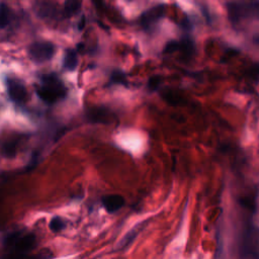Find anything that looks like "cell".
<instances>
[{
  "label": "cell",
  "instance_id": "cell-1",
  "mask_svg": "<svg viewBox=\"0 0 259 259\" xmlns=\"http://www.w3.org/2000/svg\"><path fill=\"white\" fill-rule=\"evenodd\" d=\"M38 97L47 104H54L66 96L67 88L55 74H44L36 89Z\"/></svg>",
  "mask_w": 259,
  "mask_h": 259
},
{
  "label": "cell",
  "instance_id": "cell-2",
  "mask_svg": "<svg viewBox=\"0 0 259 259\" xmlns=\"http://www.w3.org/2000/svg\"><path fill=\"white\" fill-rule=\"evenodd\" d=\"M228 16L233 23H238L245 18L259 16V1L237 0L228 3Z\"/></svg>",
  "mask_w": 259,
  "mask_h": 259
},
{
  "label": "cell",
  "instance_id": "cell-3",
  "mask_svg": "<svg viewBox=\"0 0 259 259\" xmlns=\"http://www.w3.org/2000/svg\"><path fill=\"white\" fill-rule=\"evenodd\" d=\"M3 245L10 247L14 252H25L32 249L35 245L33 234H23V232H13L5 236Z\"/></svg>",
  "mask_w": 259,
  "mask_h": 259
},
{
  "label": "cell",
  "instance_id": "cell-4",
  "mask_svg": "<svg viewBox=\"0 0 259 259\" xmlns=\"http://www.w3.org/2000/svg\"><path fill=\"white\" fill-rule=\"evenodd\" d=\"M55 53V47L49 41H36L30 45L28 56L34 63H45L50 61Z\"/></svg>",
  "mask_w": 259,
  "mask_h": 259
},
{
  "label": "cell",
  "instance_id": "cell-5",
  "mask_svg": "<svg viewBox=\"0 0 259 259\" xmlns=\"http://www.w3.org/2000/svg\"><path fill=\"white\" fill-rule=\"evenodd\" d=\"M7 94L16 104H24L28 99V93L25 86L15 78L7 79Z\"/></svg>",
  "mask_w": 259,
  "mask_h": 259
},
{
  "label": "cell",
  "instance_id": "cell-6",
  "mask_svg": "<svg viewBox=\"0 0 259 259\" xmlns=\"http://www.w3.org/2000/svg\"><path fill=\"white\" fill-rule=\"evenodd\" d=\"M114 112L104 106H94L88 108L86 117L90 122L110 123L114 119Z\"/></svg>",
  "mask_w": 259,
  "mask_h": 259
},
{
  "label": "cell",
  "instance_id": "cell-7",
  "mask_svg": "<svg viewBox=\"0 0 259 259\" xmlns=\"http://www.w3.org/2000/svg\"><path fill=\"white\" fill-rule=\"evenodd\" d=\"M164 13H165V6L162 4L151 8L150 10L144 12L143 15L141 16V19H140L141 25L146 30L153 28L154 25L163 17Z\"/></svg>",
  "mask_w": 259,
  "mask_h": 259
},
{
  "label": "cell",
  "instance_id": "cell-8",
  "mask_svg": "<svg viewBox=\"0 0 259 259\" xmlns=\"http://www.w3.org/2000/svg\"><path fill=\"white\" fill-rule=\"evenodd\" d=\"M243 257H259L258 254V239L254 230H248L244 235L242 243Z\"/></svg>",
  "mask_w": 259,
  "mask_h": 259
},
{
  "label": "cell",
  "instance_id": "cell-9",
  "mask_svg": "<svg viewBox=\"0 0 259 259\" xmlns=\"http://www.w3.org/2000/svg\"><path fill=\"white\" fill-rule=\"evenodd\" d=\"M32 8L34 13L44 19L53 18L57 13V4L52 0H34Z\"/></svg>",
  "mask_w": 259,
  "mask_h": 259
},
{
  "label": "cell",
  "instance_id": "cell-10",
  "mask_svg": "<svg viewBox=\"0 0 259 259\" xmlns=\"http://www.w3.org/2000/svg\"><path fill=\"white\" fill-rule=\"evenodd\" d=\"M102 204L109 212H115L124 205V198L118 194H109L102 197Z\"/></svg>",
  "mask_w": 259,
  "mask_h": 259
},
{
  "label": "cell",
  "instance_id": "cell-11",
  "mask_svg": "<svg viewBox=\"0 0 259 259\" xmlns=\"http://www.w3.org/2000/svg\"><path fill=\"white\" fill-rule=\"evenodd\" d=\"M77 64H78V57H77L76 51L73 49H68L64 55L63 68L68 72H72L76 69Z\"/></svg>",
  "mask_w": 259,
  "mask_h": 259
},
{
  "label": "cell",
  "instance_id": "cell-12",
  "mask_svg": "<svg viewBox=\"0 0 259 259\" xmlns=\"http://www.w3.org/2000/svg\"><path fill=\"white\" fill-rule=\"evenodd\" d=\"M81 8L80 0H66L64 3V15L71 17L75 15Z\"/></svg>",
  "mask_w": 259,
  "mask_h": 259
},
{
  "label": "cell",
  "instance_id": "cell-13",
  "mask_svg": "<svg viewBox=\"0 0 259 259\" xmlns=\"http://www.w3.org/2000/svg\"><path fill=\"white\" fill-rule=\"evenodd\" d=\"M179 51L182 52L183 56L186 58H190L194 54V44L191 38L184 37L179 41Z\"/></svg>",
  "mask_w": 259,
  "mask_h": 259
},
{
  "label": "cell",
  "instance_id": "cell-14",
  "mask_svg": "<svg viewBox=\"0 0 259 259\" xmlns=\"http://www.w3.org/2000/svg\"><path fill=\"white\" fill-rule=\"evenodd\" d=\"M17 151V142L15 141H7L2 145V155L6 158H12L16 155Z\"/></svg>",
  "mask_w": 259,
  "mask_h": 259
},
{
  "label": "cell",
  "instance_id": "cell-15",
  "mask_svg": "<svg viewBox=\"0 0 259 259\" xmlns=\"http://www.w3.org/2000/svg\"><path fill=\"white\" fill-rule=\"evenodd\" d=\"M138 234H139V230H138V229H134V230H132L130 233H127V234L124 236V238L120 241L119 248H120V249H124V248L128 247L130 244L136 239V237L138 236Z\"/></svg>",
  "mask_w": 259,
  "mask_h": 259
},
{
  "label": "cell",
  "instance_id": "cell-16",
  "mask_svg": "<svg viewBox=\"0 0 259 259\" xmlns=\"http://www.w3.org/2000/svg\"><path fill=\"white\" fill-rule=\"evenodd\" d=\"M66 224L64 222V220H62L60 217H54L51 222H50V229L51 231H53L54 233H58L60 231H62L65 228Z\"/></svg>",
  "mask_w": 259,
  "mask_h": 259
},
{
  "label": "cell",
  "instance_id": "cell-17",
  "mask_svg": "<svg viewBox=\"0 0 259 259\" xmlns=\"http://www.w3.org/2000/svg\"><path fill=\"white\" fill-rule=\"evenodd\" d=\"M9 23V12L8 8L4 3L1 4L0 8V26L1 28H5Z\"/></svg>",
  "mask_w": 259,
  "mask_h": 259
},
{
  "label": "cell",
  "instance_id": "cell-18",
  "mask_svg": "<svg viewBox=\"0 0 259 259\" xmlns=\"http://www.w3.org/2000/svg\"><path fill=\"white\" fill-rule=\"evenodd\" d=\"M110 80H111V82H113L115 84H125L126 83L125 74L121 71H118V70H115L111 73Z\"/></svg>",
  "mask_w": 259,
  "mask_h": 259
},
{
  "label": "cell",
  "instance_id": "cell-19",
  "mask_svg": "<svg viewBox=\"0 0 259 259\" xmlns=\"http://www.w3.org/2000/svg\"><path fill=\"white\" fill-rule=\"evenodd\" d=\"M179 47H180L179 41L171 40V41H169V42L166 45V47H165V49H164V53H174V52H176V51L179 50Z\"/></svg>",
  "mask_w": 259,
  "mask_h": 259
},
{
  "label": "cell",
  "instance_id": "cell-20",
  "mask_svg": "<svg viewBox=\"0 0 259 259\" xmlns=\"http://www.w3.org/2000/svg\"><path fill=\"white\" fill-rule=\"evenodd\" d=\"M161 83V77L160 76H153L152 78H150L149 82H148V87L152 90H156L159 85Z\"/></svg>",
  "mask_w": 259,
  "mask_h": 259
},
{
  "label": "cell",
  "instance_id": "cell-21",
  "mask_svg": "<svg viewBox=\"0 0 259 259\" xmlns=\"http://www.w3.org/2000/svg\"><path fill=\"white\" fill-rule=\"evenodd\" d=\"M92 1L96 8H101V6L103 5V0H92Z\"/></svg>",
  "mask_w": 259,
  "mask_h": 259
},
{
  "label": "cell",
  "instance_id": "cell-22",
  "mask_svg": "<svg viewBox=\"0 0 259 259\" xmlns=\"http://www.w3.org/2000/svg\"><path fill=\"white\" fill-rule=\"evenodd\" d=\"M84 22H85L84 17H82V21H80V24H79V29H82V28H83V26H84Z\"/></svg>",
  "mask_w": 259,
  "mask_h": 259
},
{
  "label": "cell",
  "instance_id": "cell-23",
  "mask_svg": "<svg viewBox=\"0 0 259 259\" xmlns=\"http://www.w3.org/2000/svg\"><path fill=\"white\" fill-rule=\"evenodd\" d=\"M254 42H256V44L259 45V35H257L256 37H254Z\"/></svg>",
  "mask_w": 259,
  "mask_h": 259
}]
</instances>
